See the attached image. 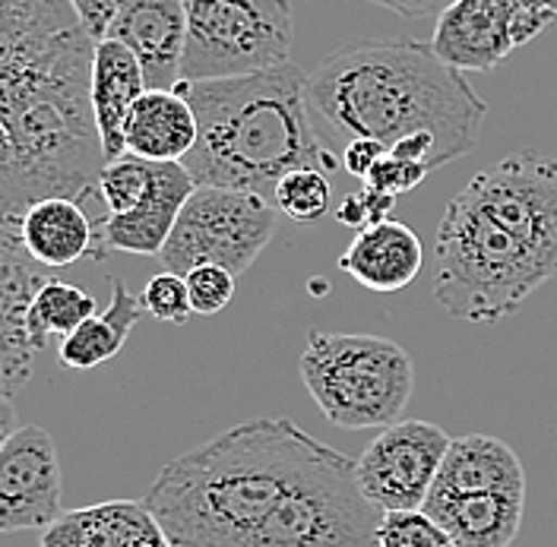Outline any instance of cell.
Returning a JSON list of instances; mask_svg holds the SVG:
<instances>
[{
    "label": "cell",
    "mask_w": 557,
    "mask_h": 547,
    "mask_svg": "<svg viewBox=\"0 0 557 547\" xmlns=\"http://www.w3.org/2000/svg\"><path fill=\"white\" fill-rule=\"evenodd\" d=\"M174 547H374L358 459L288 418H250L184 456L146 500Z\"/></svg>",
    "instance_id": "6da1fadb"
},
{
    "label": "cell",
    "mask_w": 557,
    "mask_h": 547,
    "mask_svg": "<svg viewBox=\"0 0 557 547\" xmlns=\"http://www.w3.org/2000/svg\"><path fill=\"white\" fill-rule=\"evenodd\" d=\"M311 104L348 139L396 146L434 134L447 162L469 156L487 117V102L462 70L450 67L428 41H358L323 58L308 76Z\"/></svg>",
    "instance_id": "7a4b0ae2"
},
{
    "label": "cell",
    "mask_w": 557,
    "mask_h": 547,
    "mask_svg": "<svg viewBox=\"0 0 557 547\" xmlns=\"http://www.w3.org/2000/svg\"><path fill=\"white\" fill-rule=\"evenodd\" d=\"M197 114V146L181 162L197 187H228L273 203L276 184L295 169L336 172L308 111V73L295 61L174 86Z\"/></svg>",
    "instance_id": "3957f363"
},
{
    "label": "cell",
    "mask_w": 557,
    "mask_h": 547,
    "mask_svg": "<svg viewBox=\"0 0 557 547\" xmlns=\"http://www.w3.org/2000/svg\"><path fill=\"white\" fill-rule=\"evenodd\" d=\"M96 45L58 64L0 73V212L99 197L104 159L92 111Z\"/></svg>",
    "instance_id": "277c9868"
},
{
    "label": "cell",
    "mask_w": 557,
    "mask_h": 547,
    "mask_svg": "<svg viewBox=\"0 0 557 547\" xmlns=\"http://www.w3.org/2000/svg\"><path fill=\"white\" fill-rule=\"evenodd\" d=\"M555 275L482 206L456 194L434 238V298L462 323H500Z\"/></svg>",
    "instance_id": "5b68a950"
},
{
    "label": "cell",
    "mask_w": 557,
    "mask_h": 547,
    "mask_svg": "<svg viewBox=\"0 0 557 547\" xmlns=\"http://www.w3.org/2000/svg\"><path fill=\"white\" fill-rule=\"evenodd\" d=\"M298 371L313 406L343 431L396 424L416 389L409 351L383 336L311 333Z\"/></svg>",
    "instance_id": "8992f818"
},
{
    "label": "cell",
    "mask_w": 557,
    "mask_h": 547,
    "mask_svg": "<svg viewBox=\"0 0 557 547\" xmlns=\"http://www.w3.org/2000/svg\"><path fill=\"white\" fill-rule=\"evenodd\" d=\"M187 38L181 79H228L292 61L285 0H184Z\"/></svg>",
    "instance_id": "52a82bcc"
},
{
    "label": "cell",
    "mask_w": 557,
    "mask_h": 547,
    "mask_svg": "<svg viewBox=\"0 0 557 547\" xmlns=\"http://www.w3.org/2000/svg\"><path fill=\"white\" fill-rule=\"evenodd\" d=\"M276 225L278 209L257 194L197 187L181 209L159 260L177 275L197 266H222L232 275H244L273 240Z\"/></svg>",
    "instance_id": "ba28073f"
},
{
    "label": "cell",
    "mask_w": 557,
    "mask_h": 547,
    "mask_svg": "<svg viewBox=\"0 0 557 547\" xmlns=\"http://www.w3.org/2000/svg\"><path fill=\"white\" fill-rule=\"evenodd\" d=\"M462 194L557 275V159L522 149L475 174Z\"/></svg>",
    "instance_id": "9c48e42d"
},
{
    "label": "cell",
    "mask_w": 557,
    "mask_h": 547,
    "mask_svg": "<svg viewBox=\"0 0 557 547\" xmlns=\"http://www.w3.org/2000/svg\"><path fill=\"white\" fill-rule=\"evenodd\" d=\"M450 444L431 421H396L383 427L358 459L361 494L381 513L421 510Z\"/></svg>",
    "instance_id": "30bf717a"
},
{
    "label": "cell",
    "mask_w": 557,
    "mask_h": 547,
    "mask_svg": "<svg viewBox=\"0 0 557 547\" xmlns=\"http://www.w3.org/2000/svg\"><path fill=\"white\" fill-rule=\"evenodd\" d=\"M555 20L532 0H456L437 16L431 48L456 70H494Z\"/></svg>",
    "instance_id": "8fae6325"
},
{
    "label": "cell",
    "mask_w": 557,
    "mask_h": 547,
    "mask_svg": "<svg viewBox=\"0 0 557 547\" xmlns=\"http://www.w3.org/2000/svg\"><path fill=\"white\" fill-rule=\"evenodd\" d=\"M61 515L58 446L45 427L26 424L0 449V532H45Z\"/></svg>",
    "instance_id": "7c38bea8"
},
{
    "label": "cell",
    "mask_w": 557,
    "mask_h": 547,
    "mask_svg": "<svg viewBox=\"0 0 557 547\" xmlns=\"http://www.w3.org/2000/svg\"><path fill=\"white\" fill-rule=\"evenodd\" d=\"M48 273L23 244V219L0 212V393L16 396L33 376L35 348L26 313Z\"/></svg>",
    "instance_id": "4fadbf2b"
},
{
    "label": "cell",
    "mask_w": 557,
    "mask_h": 547,
    "mask_svg": "<svg viewBox=\"0 0 557 547\" xmlns=\"http://www.w3.org/2000/svg\"><path fill=\"white\" fill-rule=\"evenodd\" d=\"M89 41L70 0H0V70L41 67Z\"/></svg>",
    "instance_id": "5bb4252c"
},
{
    "label": "cell",
    "mask_w": 557,
    "mask_h": 547,
    "mask_svg": "<svg viewBox=\"0 0 557 547\" xmlns=\"http://www.w3.org/2000/svg\"><path fill=\"white\" fill-rule=\"evenodd\" d=\"M104 38L134 51L149 89H174L181 83L187 38L184 0H124Z\"/></svg>",
    "instance_id": "9a60e30c"
},
{
    "label": "cell",
    "mask_w": 557,
    "mask_h": 547,
    "mask_svg": "<svg viewBox=\"0 0 557 547\" xmlns=\"http://www.w3.org/2000/svg\"><path fill=\"white\" fill-rule=\"evenodd\" d=\"M194 190L197 184L181 162H152V181L137 209L124 215H108L99 225L104 250L162 257L165 244L172 238L174 222Z\"/></svg>",
    "instance_id": "2e32d148"
},
{
    "label": "cell",
    "mask_w": 557,
    "mask_h": 547,
    "mask_svg": "<svg viewBox=\"0 0 557 547\" xmlns=\"http://www.w3.org/2000/svg\"><path fill=\"white\" fill-rule=\"evenodd\" d=\"M424 263V247L418 235L399 219H383L358 232L348 250L339 257V270L361 288L393 295L412 285Z\"/></svg>",
    "instance_id": "e0dca14e"
},
{
    "label": "cell",
    "mask_w": 557,
    "mask_h": 547,
    "mask_svg": "<svg viewBox=\"0 0 557 547\" xmlns=\"http://www.w3.org/2000/svg\"><path fill=\"white\" fill-rule=\"evenodd\" d=\"M41 547H174L156 515L137 500L70 510L41 532Z\"/></svg>",
    "instance_id": "ac0fdd59"
},
{
    "label": "cell",
    "mask_w": 557,
    "mask_h": 547,
    "mask_svg": "<svg viewBox=\"0 0 557 547\" xmlns=\"http://www.w3.org/2000/svg\"><path fill=\"white\" fill-rule=\"evenodd\" d=\"M431 494L434 497L525 494V472L513 446L485 434H469L450 444Z\"/></svg>",
    "instance_id": "d6986e66"
},
{
    "label": "cell",
    "mask_w": 557,
    "mask_h": 547,
    "mask_svg": "<svg viewBox=\"0 0 557 547\" xmlns=\"http://www.w3.org/2000/svg\"><path fill=\"white\" fill-rule=\"evenodd\" d=\"M23 244L45 270H67L83 257L104 260L108 253L83 203L67 197L38 200L23 212Z\"/></svg>",
    "instance_id": "ffe728a7"
},
{
    "label": "cell",
    "mask_w": 557,
    "mask_h": 547,
    "mask_svg": "<svg viewBox=\"0 0 557 547\" xmlns=\"http://www.w3.org/2000/svg\"><path fill=\"white\" fill-rule=\"evenodd\" d=\"M197 114L174 89H146L131 108L124 146L146 162H184L197 146Z\"/></svg>",
    "instance_id": "44dd1931"
},
{
    "label": "cell",
    "mask_w": 557,
    "mask_h": 547,
    "mask_svg": "<svg viewBox=\"0 0 557 547\" xmlns=\"http://www.w3.org/2000/svg\"><path fill=\"white\" fill-rule=\"evenodd\" d=\"M146 76L131 48H124L114 38L96 41L92 58V111L99 124V137L104 146V159L114 162L127 152L124 127L131 117V108L146 92Z\"/></svg>",
    "instance_id": "7402d4cb"
},
{
    "label": "cell",
    "mask_w": 557,
    "mask_h": 547,
    "mask_svg": "<svg viewBox=\"0 0 557 547\" xmlns=\"http://www.w3.org/2000/svg\"><path fill=\"white\" fill-rule=\"evenodd\" d=\"M421 510L437 519L459 547H510L522 529L525 494H431Z\"/></svg>",
    "instance_id": "603a6c76"
},
{
    "label": "cell",
    "mask_w": 557,
    "mask_h": 547,
    "mask_svg": "<svg viewBox=\"0 0 557 547\" xmlns=\"http://www.w3.org/2000/svg\"><path fill=\"white\" fill-rule=\"evenodd\" d=\"M143 313L146 310L137 295L121 278H111V304L89 316L61 343V364L70 371H92L111 361L127 345V336L134 333Z\"/></svg>",
    "instance_id": "cb8c5ba5"
},
{
    "label": "cell",
    "mask_w": 557,
    "mask_h": 547,
    "mask_svg": "<svg viewBox=\"0 0 557 547\" xmlns=\"http://www.w3.org/2000/svg\"><path fill=\"white\" fill-rule=\"evenodd\" d=\"M89 316H96V298L86 288H76L61 278H48L26 313L29 343L35 351H41L51 336L67 339L70 333L79 330Z\"/></svg>",
    "instance_id": "d4e9b609"
},
{
    "label": "cell",
    "mask_w": 557,
    "mask_h": 547,
    "mask_svg": "<svg viewBox=\"0 0 557 547\" xmlns=\"http://www.w3.org/2000/svg\"><path fill=\"white\" fill-rule=\"evenodd\" d=\"M273 206L278 215L298 222V225H311L320 222L330 209H333V184L330 174L320 169H295L276 184Z\"/></svg>",
    "instance_id": "484cf974"
},
{
    "label": "cell",
    "mask_w": 557,
    "mask_h": 547,
    "mask_svg": "<svg viewBox=\"0 0 557 547\" xmlns=\"http://www.w3.org/2000/svg\"><path fill=\"white\" fill-rule=\"evenodd\" d=\"M149 181H152V162L146 159L124 152L121 159L108 162L99 177V200L108 209V215H124L137 209L149 190Z\"/></svg>",
    "instance_id": "4316f807"
},
{
    "label": "cell",
    "mask_w": 557,
    "mask_h": 547,
    "mask_svg": "<svg viewBox=\"0 0 557 547\" xmlns=\"http://www.w3.org/2000/svg\"><path fill=\"white\" fill-rule=\"evenodd\" d=\"M377 547H459L453 535L424 510H409V513H383L377 535Z\"/></svg>",
    "instance_id": "83f0119b"
},
{
    "label": "cell",
    "mask_w": 557,
    "mask_h": 547,
    "mask_svg": "<svg viewBox=\"0 0 557 547\" xmlns=\"http://www.w3.org/2000/svg\"><path fill=\"white\" fill-rule=\"evenodd\" d=\"M139 301H143V310H146L152 320H159V323L184 326V323L190 320V313H194L184 275L169 273V270H165V273L152 275V278L146 282V288H143Z\"/></svg>",
    "instance_id": "f1b7e54d"
},
{
    "label": "cell",
    "mask_w": 557,
    "mask_h": 547,
    "mask_svg": "<svg viewBox=\"0 0 557 547\" xmlns=\"http://www.w3.org/2000/svg\"><path fill=\"white\" fill-rule=\"evenodd\" d=\"M187 282V295H190V308L200 316H212L219 310H225L235 298V282L238 275H232L222 266H197L184 275Z\"/></svg>",
    "instance_id": "f546056e"
},
{
    "label": "cell",
    "mask_w": 557,
    "mask_h": 547,
    "mask_svg": "<svg viewBox=\"0 0 557 547\" xmlns=\"http://www.w3.org/2000/svg\"><path fill=\"white\" fill-rule=\"evenodd\" d=\"M428 172H431L428 165L403 162V159H393V156L386 152L361 184H368L371 190L386 194V197H399V194H409L412 187H418V184L428 177Z\"/></svg>",
    "instance_id": "4dcf8cb0"
},
{
    "label": "cell",
    "mask_w": 557,
    "mask_h": 547,
    "mask_svg": "<svg viewBox=\"0 0 557 547\" xmlns=\"http://www.w3.org/2000/svg\"><path fill=\"white\" fill-rule=\"evenodd\" d=\"M393 206H396V197H386V194L371 190L368 184H361V190L351 194L346 203L336 209V219H339L346 228L364 232V228L377 225L383 219H389Z\"/></svg>",
    "instance_id": "1f68e13d"
},
{
    "label": "cell",
    "mask_w": 557,
    "mask_h": 547,
    "mask_svg": "<svg viewBox=\"0 0 557 547\" xmlns=\"http://www.w3.org/2000/svg\"><path fill=\"white\" fill-rule=\"evenodd\" d=\"M70 7L76 10L83 29L92 35L96 41H102L108 29H111V23H114V16L121 13L124 0H70Z\"/></svg>",
    "instance_id": "d6a6232c"
},
{
    "label": "cell",
    "mask_w": 557,
    "mask_h": 547,
    "mask_svg": "<svg viewBox=\"0 0 557 547\" xmlns=\"http://www.w3.org/2000/svg\"><path fill=\"white\" fill-rule=\"evenodd\" d=\"M383 156H386V146L377 142V139H351L346 146V152H343V169L351 177H361L364 181Z\"/></svg>",
    "instance_id": "836d02e7"
},
{
    "label": "cell",
    "mask_w": 557,
    "mask_h": 547,
    "mask_svg": "<svg viewBox=\"0 0 557 547\" xmlns=\"http://www.w3.org/2000/svg\"><path fill=\"white\" fill-rule=\"evenodd\" d=\"M368 3H377L386 7L399 16H412V20H428V16H441L444 10H450L456 0H368Z\"/></svg>",
    "instance_id": "e575fe53"
},
{
    "label": "cell",
    "mask_w": 557,
    "mask_h": 547,
    "mask_svg": "<svg viewBox=\"0 0 557 547\" xmlns=\"http://www.w3.org/2000/svg\"><path fill=\"white\" fill-rule=\"evenodd\" d=\"M20 431V418H16V406L10 396L0 393V449L7 446V440Z\"/></svg>",
    "instance_id": "d590c367"
},
{
    "label": "cell",
    "mask_w": 557,
    "mask_h": 547,
    "mask_svg": "<svg viewBox=\"0 0 557 547\" xmlns=\"http://www.w3.org/2000/svg\"><path fill=\"white\" fill-rule=\"evenodd\" d=\"M532 3H539V7H545L548 13H555V16H557V0H532Z\"/></svg>",
    "instance_id": "8d00e7d4"
},
{
    "label": "cell",
    "mask_w": 557,
    "mask_h": 547,
    "mask_svg": "<svg viewBox=\"0 0 557 547\" xmlns=\"http://www.w3.org/2000/svg\"><path fill=\"white\" fill-rule=\"evenodd\" d=\"M374 547H377V545H374Z\"/></svg>",
    "instance_id": "74e56055"
}]
</instances>
